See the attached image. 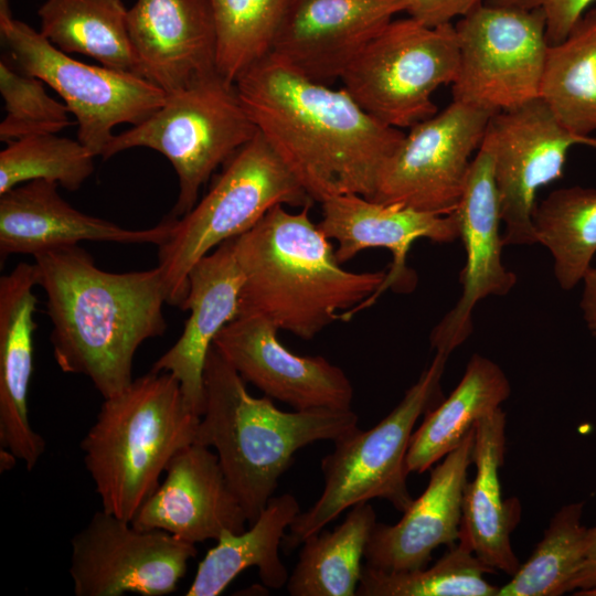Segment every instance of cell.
I'll return each mask as SVG.
<instances>
[{"instance_id": "1", "label": "cell", "mask_w": 596, "mask_h": 596, "mask_svg": "<svg viewBox=\"0 0 596 596\" xmlns=\"http://www.w3.org/2000/svg\"><path fill=\"white\" fill-rule=\"evenodd\" d=\"M234 84L258 132L313 202L373 196L401 129L369 115L343 87L313 82L270 53Z\"/></svg>"}, {"instance_id": "2", "label": "cell", "mask_w": 596, "mask_h": 596, "mask_svg": "<svg viewBox=\"0 0 596 596\" xmlns=\"http://www.w3.org/2000/svg\"><path fill=\"white\" fill-rule=\"evenodd\" d=\"M46 295L54 359L65 373L89 379L103 398L127 389L138 348L167 329L159 267L127 273L98 268L78 245L34 256Z\"/></svg>"}, {"instance_id": "3", "label": "cell", "mask_w": 596, "mask_h": 596, "mask_svg": "<svg viewBox=\"0 0 596 596\" xmlns=\"http://www.w3.org/2000/svg\"><path fill=\"white\" fill-rule=\"evenodd\" d=\"M311 205L296 213L275 205L234 238L243 275L237 316H260L304 340L338 319L349 320L386 277L384 270L344 269L336 247L311 221Z\"/></svg>"}, {"instance_id": "4", "label": "cell", "mask_w": 596, "mask_h": 596, "mask_svg": "<svg viewBox=\"0 0 596 596\" xmlns=\"http://www.w3.org/2000/svg\"><path fill=\"white\" fill-rule=\"evenodd\" d=\"M204 411L195 441L215 450L225 478L252 524L289 469L310 444L358 428L352 409L285 412L272 398L254 397L246 382L212 344L204 373Z\"/></svg>"}, {"instance_id": "5", "label": "cell", "mask_w": 596, "mask_h": 596, "mask_svg": "<svg viewBox=\"0 0 596 596\" xmlns=\"http://www.w3.org/2000/svg\"><path fill=\"white\" fill-rule=\"evenodd\" d=\"M200 418L168 372L150 371L104 398L81 441L102 509L131 521L172 458L195 441Z\"/></svg>"}, {"instance_id": "6", "label": "cell", "mask_w": 596, "mask_h": 596, "mask_svg": "<svg viewBox=\"0 0 596 596\" xmlns=\"http://www.w3.org/2000/svg\"><path fill=\"white\" fill-rule=\"evenodd\" d=\"M447 359L436 352L402 401L372 428L358 427L333 441V451L321 460L322 492L290 524L283 539L286 553L355 504L383 499L400 512L407 510L413 501L406 482L411 437L418 418L437 404Z\"/></svg>"}, {"instance_id": "7", "label": "cell", "mask_w": 596, "mask_h": 596, "mask_svg": "<svg viewBox=\"0 0 596 596\" xmlns=\"http://www.w3.org/2000/svg\"><path fill=\"white\" fill-rule=\"evenodd\" d=\"M312 203L258 132L225 162L209 192L175 217L169 238L159 246L167 304L182 308L192 267L222 243L252 228L272 207Z\"/></svg>"}, {"instance_id": "8", "label": "cell", "mask_w": 596, "mask_h": 596, "mask_svg": "<svg viewBox=\"0 0 596 596\" xmlns=\"http://www.w3.org/2000/svg\"><path fill=\"white\" fill-rule=\"evenodd\" d=\"M257 134L235 84L214 73L167 95L150 117L115 135L102 157L108 159L138 147L163 155L179 183L170 215L180 217L195 205L201 188L216 168Z\"/></svg>"}, {"instance_id": "9", "label": "cell", "mask_w": 596, "mask_h": 596, "mask_svg": "<svg viewBox=\"0 0 596 596\" xmlns=\"http://www.w3.org/2000/svg\"><path fill=\"white\" fill-rule=\"evenodd\" d=\"M459 71L455 25H425L408 17L392 20L341 76L343 88L372 117L411 128L437 113L432 96L453 85Z\"/></svg>"}, {"instance_id": "10", "label": "cell", "mask_w": 596, "mask_h": 596, "mask_svg": "<svg viewBox=\"0 0 596 596\" xmlns=\"http://www.w3.org/2000/svg\"><path fill=\"white\" fill-rule=\"evenodd\" d=\"M0 33L15 66L62 97L76 119L77 139L95 157L103 156L116 126L138 125L167 99L163 91L141 76L71 57L12 15L0 19Z\"/></svg>"}, {"instance_id": "11", "label": "cell", "mask_w": 596, "mask_h": 596, "mask_svg": "<svg viewBox=\"0 0 596 596\" xmlns=\"http://www.w3.org/2000/svg\"><path fill=\"white\" fill-rule=\"evenodd\" d=\"M454 25L459 71L453 100L494 114L540 98L549 47L540 9L483 2Z\"/></svg>"}, {"instance_id": "12", "label": "cell", "mask_w": 596, "mask_h": 596, "mask_svg": "<svg viewBox=\"0 0 596 596\" xmlns=\"http://www.w3.org/2000/svg\"><path fill=\"white\" fill-rule=\"evenodd\" d=\"M492 115L453 100L440 113L413 125L384 166L371 200L453 213Z\"/></svg>"}, {"instance_id": "13", "label": "cell", "mask_w": 596, "mask_h": 596, "mask_svg": "<svg viewBox=\"0 0 596 596\" xmlns=\"http://www.w3.org/2000/svg\"><path fill=\"white\" fill-rule=\"evenodd\" d=\"M485 139L493 155L500 214L505 227L503 244H538L532 221L538 191L563 177L573 146L596 149V137L570 131L541 98H535L494 113Z\"/></svg>"}, {"instance_id": "14", "label": "cell", "mask_w": 596, "mask_h": 596, "mask_svg": "<svg viewBox=\"0 0 596 596\" xmlns=\"http://www.w3.org/2000/svg\"><path fill=\"white\" fill-rule=\"evenodd\" d=\"M76 596H164L173 593L198 551L160 530L139 529L103 509L71 540Z\"/></svg>"}, {"instance_id": "15", "label": "cell", "mask_w": 596, "mask_h": 596, "mask_svg": "<svg viewBox=\"0 0 596 596\" xmlns=\"http://www.w3.org/2000/svg\"><path fill=\"white\" fill-rule=\"evenodd\" d=\"M405 9L406 0H286L269 53L328 85Z\"/></svg>"}, {"instance_id": "16", "label": "cell", "mask_w": 596, "mask_h": 596, "mask_svg": "<svg viewBox=\"0 0 596 596\" xmlns=\"http://www.w3.org/2000/svg\"><path fill=\"white\" fill-rule=\"evenodd\" d=\"M279 330L256 315H241L213 345L246 383L296 411L352 409L353 386L344 371L321 355H298L277 338Z\"/></svg>"}, {"instance_id": "17", "label": "cell", "mask_w": 596, "mask_h": 596, "mask_svg": "<svg viewBox=\"0 0 596 596\" xmlns=\"http://www.w3.org/2000/svg\"><path fill=\"white\" fill-rule=\"evenodd\" d=\"M466 252L460 274L462 294L455 307L434 327L429 341L436 352L449 354L472 332V310L483 298L507 295L517 276L502 264L503 238L493 155L483 141L472 159L466 184L454 211Z\"/></svg>"}, {"instance_id": "18", "label": "cell", "mask_w": 596, "mask_h": 596, "mask_svg": "<svg viewBox=\"0 0 596 596\" xmlns=\"http://www.w3.org/2000/svg\"><path fill=\"white\" fill-rule=\"evenodd\" d=\"M131 523L190 543L241 533L248 523L212 448L193 443L169 462L164 480L146 499Z\"/></svg>"}, {"instance_id": "19", "label": "cell", "mask_w": 596, "mask_h": 596, "mask_svg": "<svg viewBox=\"0 0 596 596\" xmlns=\"http://www.w3.org/2000/svg\"><path fill=\"white\" fill-rule=\"evenodd\" d=\"M320 230L334 240L336 256L341 264L368 248H386L393 259L380 289L359 309L371 307L385 290H412L414 273L406 258L412 244L419 238L451 243L459 237L455 213L438 214L401 204H385L359 194L332 195L320 202Z\"/></svg>"}, {"instance_id": "20", "label": "cell", "mask_w": 596, "mask_h": 596, "mask_svg": "<svg viewBox=\"0 0 596 596\" xmlns=\"http://www.w3.org/2000/svg\"><path fill=\"white\" fill-rule=\"evenodd\" d=\"M473 443L475 427L430 470L426 489L397 523L376 522L365 547V565L383 572L423 568L439 545L450 547L458 541Z\"/></svg>"}, {"instance_id": "21", "label": "cell", "mask_w": 596, "mask_h": 596, "mask_svg": "<svg viewBox=\"0 0 596 596\" xmlns=\"http://www.w3.org/2000/svg\"><path fill=\"white\" fill-rule=\"evenodd\" d=\"M55 182L33 180L0 194V254L32 255L75 246L84 241L160 246L175 217L168 215L150 228H125L85 214L67 203Z\"/></svg>"}, {"instance_id": "22", "label": "cell", "mask_w": 596, "mask_h": 596, "mask_svg": "<svg viewBox=\"0 0 596 596\" xmlns=\"http://www.w3.org/2000/svg\"><path fill=\"white\" fill-rule=\"evenodd\" d=\"M127 24L141 77L167 95L217 73L206 0H137Z\"/></svg>"}, {"instance_id": "23", "label": "cell", "mask_w": 596, "mask_h": 596, "mask_svg": "<svg viewBox=\"0 0 596 596\" xmlns=\"http://www.w3.org/2000/svg\"><path fill=\"white\" fill-rule=\"evenodd\" d=\"M242 286L243 275L231 238L192 267L181 308L190 311L189 318L179 339L150 370L171 373L188 406L200 416L204 411L206 356L217 333L236 318Z\"/></svg>"}, {"instance_id": "24", "label": "cell", "mask_w": 596, "mask_h": 596, "mask_svg": "<svg viewBox=\"0 0 596 596\" xmlns=\"http://www.w3.org/2000/svg\"><path fill=\"white\" fill-rule=\"evenodd\" d=\"M38 286L34 264L20 263L0 278V445L32 470L45 440L31 426L28 392L33 372Z\"/></svg>"}, {"instance_id": "25", "label": "cell", "mask_w": 596, "mask_h": 596, "mask_svg": "<svg viewBox=\"0 0 596 596\" xmlns=\"http://www.w3.org/2000/svg\"><path fill=\"white\" fill-rule=\"evenodd\" d=\"M505 425L502 408L475 425L476 475L464 488L458 542L487 566L512 576L521 565L511 543L521 519V503L515 497H502L499 472L504 462Z\"/></svg>"}, {"instance_id": "26", "label": "cell", "mask_w": 596, "mask_h": 596, "mask_svg": "<svg viewBox=\"0 0 596 596\" xmlns=\"http://www.w3.org/2000/svg\"><path fill=\"white\" fill-rule=\"evenodd\" d=\"M510 394L511 385L502 369L475 353L455 390L429 408L413 432L406 455L407 472L430 469L460 444L480 418L501 408Z\"/></svg>"}, {"instance_id": "27", "label": "cell", "mask_w": 596, "mask_h": 596, "mask_svg": "<svg viewBox=\"0 0 596 596\" xmlns=\"http://www.w3.org/2000/svg\"><path fill=\"white\" fill-rule=\"evenodd\" d=\"M290 493L272 497L249 529L224 532L199 563L187 596H219L246 568L257 567L262 583L278 589L289 574L279 557L286 530L300 513Z\"/></svg>"}, {"instance_id": "28", "label": "cell", "mask_w": 596, "mask_h": 596, "mask_svg": "<svg viewBox=\"0 0 596 596\" xmlns=\"http://www.w3.org/2000/svg\"><path fill=\"white\" fill-rule=\"evenodd\" d=\"M38 15L40 33L62 52L141 76L123 0H45Z\"/></svg>"}, {"instance_id": "29", "label": "cell", "mask_w": 596, "mask_h": 596, "mask_svg": "<svg viewBox=\"0 0 596 596\" xmlns=\"http://www.w3.org/2000/svg\"><path fill=\"white\" fill-rule=\"evenodd\" d=\"M369 502L355 504L332 531L308 536L286 587L291 596H353L360 583L365 547L376 524Z\"/></svg>"}, {"instance_id": "30", "label": "cell", "mask_w": 596, "mask_h": 596, "mask_svg": "<svg viewBox=\"0 0 596 596\" xmlns=\"http://www.w3.org/2000/svg\"><path fill=\"white\" fill-rule=\"evenodd\" d=\"M540 98L570 131L585 137L596 131V8L563 41L549 45Z\"/></svg>"}, {"instance_id": "31", "label": "cell", "mask_w": 596, "mask_h": 596, "mask_svg": "<svg viewBox=\"0 0 596 596\" xmlns=\"http://www.w3.org/2000/svg\"><path fill=\"white\" fill-rule=\"evenodd\" d=\"M532 221L536 242L552 255L558 285L573 289L596 254V189L554 190L535 205Z\"/></svg>"}, {"instance_id": "32", "label": "cell", "mask_w": 596, "mask_h": 596, "mask_svg": "<svg viewBox=\"0 0 596 596\" xmlns=\"http://www.w3.org/2000/svg\"><path fill=\"white\" fill-rule=\"evenodd\" d=\"M584 502L563 505L551 519L543 538L497 596H558L571 592L586 553L587 528L582 523Z\"/></svg>"}, {"instance_id": "33", "label": "cell", "mask_w": 596, "mask_h": 596, "mask_svg": "<svg viewBox=\"0 0 596 596\" xmlns=\"http://www.w3.org/2000/svg\"><path fill=\"white\" fill-rule=\"evenodd\" d=\"M497 572L459 543L433 565L383 572L363 565L359 596H497L499 587L483 576Z\"/></svg>"}, {"instance_id": "34", "label": "cell", "mask_w": 596, "mask_h": 596, "mask_svg": "<svg viewBox=\"0 0 596 596\" xmlns=\"http://www.w3.org/2000/svg\"><path fill=\"white\" fill-rule=\"evenodd\" d=\"M216 35V71L227 82L270 52L286 0H206Z\"/></svg>"}, {"instance_id": "35", "label": "cell", "mask_w": 596, "mask_h": 596, "mask_svg": "<svg viewBox=\"0 0 596 596\" xmlns=\"http://www.w3.org/2000/svg\"><path fill=\"white\" fill-rule=\"evenodd\" d=\"M95 156L78 139L56 134L26 136L0 152V194L33 180L78 190L94 172Z\"/></svg>"}, {"instance_id": "36", "label": "cell", "mask_w": 596, "mask_h": 596, "mask_svg": "<svg viewBox=\"0 0 596 596\" xmlns=\"http://www.w3.org/2000/svg\"><path fill=\"white\" fill-rule=\"evenodd\" d=\"M44 82L29 75L8 58L0 61V93L6 116L0 124V140L6 143L39 134H57L73 123L64 102L51 97Z\"/></svg>"}, {"instance_id": "37", "label": "cell", "mask_w": 596, "mask_h": 596, "mask_svg": "<svg viewBox=\"0 0 596 596\" xmlns=\"http://www.w3.org/2000/svg\"><path fill=\"white\" fill-rule=\"evenodd\" d=\"M596 0H485V3L540 9L545 17L549 45L563 41Z\"/></svg>"}, {"instance_id": "38", "label": "cell", "mask_w": 596, "mask_h": 596, "mask_svg": "<svg viewBox=\"0 0 596 596\" xmlns=\"http://www.w3.org/2000/svg\"><path fill=\"white\" fill-rule=\"evenodd\" d=\"M483 2L485 0H406L405 12L425 25L437 26L467 15Z\"/></svg>"}, {"instance_id": "39", "label": "cell", "mask_w": 596, "mask_h": 596, "mask_svg": "<svg viewBox=\"0 0 596 596\" xmlns=\"http://www.w3.org/2000/svg\"><path fill=\"white\" fill-rule=\"evenodd\" d=\"M594 588H596V526L587 530L585 558L571 584V592L578 593Z\"/></svg>"}, {"instance_id": "40", "label": "cell", "mask_w": 596, "mask_h": 596, "mask_svg": "<svg viewBox=\"0 0 596 596\" xmlns=\"http://www.w3.org/2000/svg\"><path fill=\"white\" fill-rule=\"evenodd\" d=\"M584 288L581 297V309L584 315L596 312V268L589 267L583 277Z\"/></svg>"}, {"instance_id": "41", "label": "cell", "mask_w": 596, "mask_h": 596, "mask_svg": "<svg viewBox=\"0 0 596 596\" xmlns=\"http://www.w3.org/2000/svg\"><path fill=\"white\" fill-rule=\"evenodd\" d=\"M0 467L1 471L8 470L14 467L17 460H19L10 450L1 448Z\"/></svg>"}, {"instance_id": "42", "label": "cell", "mask_w": 596, "mask_h": 596, "mask_svg": "<svg viewBox=\"0 0 596 596\" xmlns=\"http://www.w3.org/2000/svg\"><path fill=\"white\" fill-rule=\"evenodd\" d=\"M587 328L592 336L596 339V312L584 315Z\"/></svg>"}, {"instance_id": "43", "label": "cell", "mask_w": 596, "mask_h": 596, "mask_svg": "<svg viewBox=\"0 0 596 596\" xmlns=\"http://www.w3.org/2000/svg\"><path fill=\"white\" fill-rule=\"evenodd\" d=\"M9 0H0V19L11 17Z\"/></svg>"}, {"instance_id": "44", "label": "cell", "mask_w": 596, "mask_h": 596, "mask_svg": "<svg viewBox=\"0 0 596 596\" xmlns=\"http://www.w3.org/2000/svg\"><path fill=\"white\" fill-rule=\"evenodd\" d=\"M576 596H596V588L575 593Z\"/></svg>"}]
</instances>
